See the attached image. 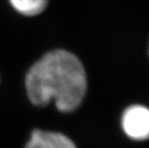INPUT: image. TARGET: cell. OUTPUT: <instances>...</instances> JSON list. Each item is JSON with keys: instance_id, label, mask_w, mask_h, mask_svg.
I'll return each instance as SVG.
<instances>
[{"instance_id": "obj_1", "label": "cell", "mask_w": 149, "mask_h": 148, "mask_svg": "<svg viewBox=\"0 0 149 148\" xmlns=\"http://www.w3.org/2000/svg\"><path fill=\"white\" fill-rule=\"evenodd\" d=\"M25 87L34 105L44 107L53 102L59 111L71 113L80 107L86 96L87 75L77 56L55 49L30 67Z\"/></svg>"}, {"instance_id": "obj_2", "label": "cell", "mask_w": 149, "mask_h": 148, "mask_svg": "<svg viewBox=\"0 0 149 148\" xmlns=\"http://www.w3.org/2000/svg\"><path fill=\"white\" fill-rule=\"evenodd\" d=\"M121 128L133 140H149V108L139 104L126 108L121 115Z\"/></svg>"}, {"instance_id": "obj_4", "label": "cell", "mask_w": 149, "mask_h": 148, "mask_svg": "<svg viewBox=\"0 0 149 148\" xmlns=\"http://www.w3.org/2000/svg\"><path fill=\"white\" fill-rule=\"evenodd\" d=\"M13 8L26 17H35L45 10L48 0H9Z\"/></svg>"}, {"instance_id": "obj_5", "label": "cell", "mask_w": 149, "mask_h": 148, "mask_svg": "<svg viewBox=\"0 0 149 148\" xmlns=\"http://www.w3.org/2000/svg\"><path fill=\"white\" fill-rule=\"evenodd\" d=\"M148 54H149V49H148Z\"/></svg>"}, {"instance_id": "obj_3", "label": "cell", "mask_w": 149, "mask_h": 148, "mask_svg": "<svg viewBox=\"0 0 149 148\" xmlns=\"http://www.w3.org/2000/svg\"><path fill=\"white\" fill-rule=\"evenodd\" d=\"M25 148H77L68 137L58 132L34 130Z\"/></svg>"}]
</instances>
